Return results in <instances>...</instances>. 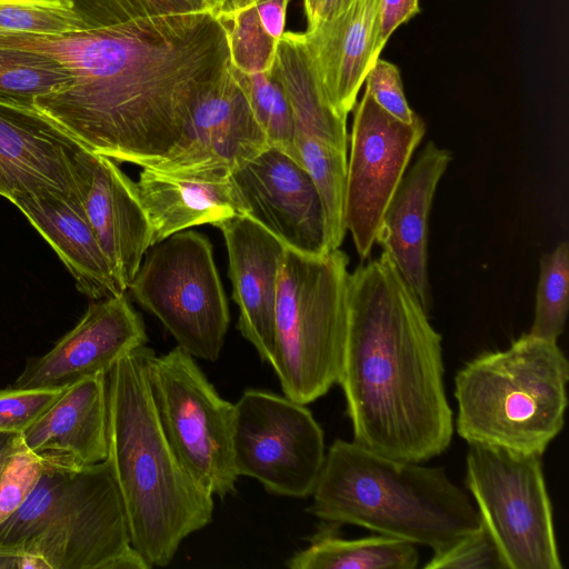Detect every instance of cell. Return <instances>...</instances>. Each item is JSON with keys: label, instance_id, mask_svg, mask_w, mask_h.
<instances>
[{"label": "cell", "instance_id": "7402d4cb", "mask_svg": "<svg viewBox=\"0 0 569 569\" xmlns=\"http://www.w3.org/2000/svg\"><path fill=\"white\" fill-rule=\"evenodd\" d=\"M136 186L150 226V247L190 227L244 216L230 177L142 168Z\"/></svg>", "mask_w": 569, "mask_h": 569}, {"label": "cell", "instance_id": "8d00e7d4", "mask_svg": "<svg viewBox=\"0 0 569 569\" xmlns=\"http://www.w3.org/2000/svg\"><path fill=\"white\" fill-rule=\"evenodd\" d=\"M289 2L290 0H258L254 3L263 28L278 40L284 32Z\"/></svg>", "mask_w": 569, "mask_h": 569}, {"label": "cell", "instance_id": "52a82bcc", "mask_svg": "<svg viewBox=\"0 0 569 569\" xmlns=\"http://www.w3.org/2000/svg\"><path fill=\"white\" fill-rule=\"evenodd\" d=\"M349 257L286 248L278 278L273 368L283 395L308 405L337 383L347 330Z\"/></svg>", "mask_w": 569, "mask_h": 569}, {"label": "cell", "instance_id": "f1b7e54d", "mask_svg": "<svg viewBox=\"0 0 569 569\" xmlns=\"http://www.w3.org/2000/svg\"><path fill=\"white\" fill-rule=\"evenodd\" d=\"M86 28L70 0H0V32L61 34Z\"/></svg>", "mask_w": 569, "mask_h": 569}, {"label": "cell", "instance_id": "3957f363", "mask_svg": "<svg viewBox=\"0 0 569 569\" xmlns=\"http://www.w3.org/2000/svg\"><path fill=\"white\" fill-rule=\"evenodd\" d=\"M151 352L147 346L137 348L107 373L106 461L121 496L131 546L153 568L170 565L181 542L212 521L214 503L167 440L149 383Z\"/></svg>", "mask_w": 569, "mask_h": 569}, {"label": "cell", "instance_id": "603a6c76", "mask_svg": "<svg viewBox=\"0 0 569 569\" xmlns=\"http://www.w3.org/2000/svg\"><path fill=\"white\" fill-rule=\"evenodd\" d=\"M23 446L78 465L104 461L108 453L107 373L81 378L23 433Z\"/></svg>", "mask_w": 569, "mask_h": 569}, {"label": "cell", "instance_id": "d6986e66", "mask_svg": "<svg viewBox=\"0 0 569 569\" xmlns=\"http://www.w3.org/2000/svg\"><path fill=\"white\" fill-rule=\"evenodd\" d=\"M451 153L430 141L402 177L383 213L376 242L427 309L429 306L428 220Z\"/></svg>", "mask_w": 569, "mask_h": 569}, {"label": "cell", "instance_id": "4dcf8cb0", "mask_svg": "<svg viewBox=\"0 0 569 569\" xmlns=\"http://www.w3.org/2000/svg\"><path fill=\"white\" fill-rule=\"evenodd\" d=\"M87 28H99L128 21L214 10L211 0H70Z\"/></svg>", "mask_w": 569, "mask_h": 569}, {"label": "cell", "instance_id": "4316f807", "mask_svg": "<svg viewBox=\"0 0 569 569\" xmlns=\"http://www.w3.org/2000/svg\"><path fill=\"white\" fill-rule=\"evenodd\" d=\"M232 69L269 144L298 161L290 101L273 64L269 70L257 73H243L233 66Z\"/></svg>", "mask_w": 569, "mask_h": 569}, {"label": "cell", "instance_id": "8fae6325", "mask_svg": "<svg viewBox=\"0 0 569 569\" xmlns=\"http://www.w3.org/2000/svg\"><path fill=\"white\" fill-rule=\"evenodd\" d=\"M233 457L239 477L272 495L306 498L325 462V433L307 405L249 388L234 403Z\"/></svg>", "mask_w": 569, "mask_h": 569}, {"label": "cell", "instance_id": "484cf974", "mask_svg": "<svg viewBox=\"0 0 569 569\" xmlns=\"http://www.w3.org/2000/svg\"><path fill=\"white\" fill-rule=\"evenodd\" d=\"M73 81L72 76L54 59L0 44V97L32 103Z\"/></svg>", "mask_w": 569, "mask_h": 569}, {"label": "cell", "instance_id": "cb8c5ba5", "mask_svg": "<svg viewBox=\"0 0 569 569\" xmlns=\"http://www.w3.org/2000/svg\"><path fill=\"white\" fill-rule=\"evenodd\" d=\"M273 68L290 101L295 138H308L347 152V119L327 102L305 44L302 32H283Z\"/></svg>", "mask_w": 569, "mask_h": 569}, {"label": "cell", "instance_id": "7c38bea8", "mask_svg": "<svg viewBox=\"0 0 569 569\" xmlns=\"http://www.w3.org/2000/svg\"><path fill=\"white\" fill-rule=\"evenodd\" d=\"M425 132L420 116L403 122L366 91L357 104L347 166L345 223L361 259L370 254L387 206Z\"/></svg>", "mask_w": 569, "mask_h": 569}, {"label": "cell", "instance_id": "1f68e13d", "mask_svg": "<svg viewBox=\"0 0 569 569\" xmlns=\"http://www.w3.org/2000/svg\"><path fill=\"white\" fill-rule=\"evenodd\" d=\"M425 569H506L499 549L481 521V526L448 547L433 551Z\"/></svg>", "mask_w": 569, "mask_h": 569}, {"label": "cell", "instance_id": "f35d334b", "mask_svg": "<svg viewBox=\"0 0 569 569\" xmlns=\"http://www.w3.org/2000/svg\"><path fill=\"white\" fill-rule=\"evenodd\" d=\"M1 568L49 569L47 563L38 557L6 550H0Z\"/></svg>", "mask_w": 569, "mask_h": 569}, {"label": "cell", "instance_id": "7a4b0ae2", "mask_svg": "<svg viewBox=\"0 0 569 569\" xmlns=\"http://www.w3.org/2000/svg\"><path fill=\"white\" fill-rule=\"evenodd\" d=\"M441 340L427 309L385 251L349 273L337 383L355 442L412 462L447 450L455 423Z\"/></svg>", "mask_w": 569, "mask_h": 569}, {"label": "cell", "instance_id": "9c48e42d", "mask_svg": "<svg viewBox=\"0 0 569 569\" xmlns=\"http://www.w3.org/2000/svg\"><path fill=\"white\" fill-rule=\"evenodd\" d=\"M542 456L471 443L465 483L506 569H561Z\"/></svg>", "mask_w": 569, "mask_h": 569}, {"label": "cell", "instance_id": "e575fe53", "mask_svg": "<svg viewBox=\"0 0 569 569\" xmlns=\"http://www.w3.org/2000/svg\"><path fill=\"white\" fill-rule=\"evenodd\" d=\"M366 92L388 113L410 123L418 114L409 107L398 67L378 58L366 74Z\"/></svg>", "mask_w": 569, "mask_h": 569}, {"label": "cell", "instance_id": "ac0fdd59", "mask_svg": "<svg viewBox=\"0 0 569 569\" xmlns=\"http://www.w3.org/2000/svg\"><path fill=\"white\" fill-rule=\"evenodd\" d=\"M79 197L114 276L128 290L150 247V226L136 182L116 161L92 152Z\"/></svg>", "mask_w": 569, "mask_h": 569}, {"label": "cell", "instance_id": "44dd1931", "mask_svg": "<svg viewBox=\"0 0 569 569\" xmlns=\"http://www.w3.org/2000/svg\"><path fill=\"white\" fill-rule=\"evenodd\" d=\"M56 251L78 291L92 300L126 292L106 257L78 197L44 190L10 200Z\"/></svg>", "mask_w": 569, "mask_h": 569}, {"label": "cell", "instance_id": "2e32d148", "mask_svg": "<svg viewBox=\"0 0 569 569\" xmlns=\"http://www.w3.org/2000/svg\"><path fill=\"white\" fill-rule=\"evenodd\" d=\"M269 146L230 66L197 102L187 133L176 151L152 169L230 177Z\"/></svg>", "mask_w": 569, "mask_h": 569}, {"label": "cell", "instance_id": "8992f818", "mask_svg": "<svg viewBox=\"0 0 569 569\" xmlns=\"http://www.w3.org/2000/svg\"><path fill=\"white\" fill-rule=\"evenodd\" d=\"M569 362L557 341L523 333L456 375V430L479 443L542 456L565 425Z\"/></svg>", "mask_w": 569, "mask_h": 569}, {"label": "cell", "instance_id": "5b68a950", "mask_svg": "<svg viewBox=\"0 0 569 569\" xmlns=\"http://www.w3.org/2000/svg\"><path fill=\"white\" fill-rule=\"evenodd\" d=\"M42 457L36 487L0 525V550L38 557L49 569H151L131 546L107 461L78 465Z\"/></svg>", "mask_w": 569, "mask_h": 569}, {"label": "cell", "instance_id": "d590c367", "mask_svg": "<svg viewBox=\"0 0 569 569\" xmlns=\"http://www.w3.org/2000/svg\"><path fill=\"white\" fill-rule=\"evenodd\" d=\"M420 12L419 0H379L375 19V54L380 58L395 30Z\"/></svg>", "mask_w": 569, "mask_h": 569}, {"label": "cell", "instance_id": "f546056e", "mask_svg": "<svg viewBox=\"0 0 569 569\" xmlns=\"http://www.w3.org/2000/svg\"><path fill=\"white\" fill-rule=\"evenodd\" d=\"M220 19L228 31L230 61L236 69L257 73L272 67L279 40L263 28L256 4Z\"/></svg>", "mask_w": 569, "mask_h": 569}, {"label": "cell", "instance_id": "60d3db41", "mask_svg": "<svg viewBox=\"0 0 569 569\" xmlns=\"http://www.w3.org/2000/svg\"><path fill=\"white\" fill-rule=\"evenodd\" d=\"M213 2L214 12L219 18H224L237 10L254 4L258 0H211Z\"/></svg>", "mask_w": 569, "mask_h": 569}, {"label": "cell", "instance_id": "ab89813d", "mask_svg": "<svg viewBox=\"0 0 569 569\" xmlns=\"http://www.w3.org/2000/svg\"><path fill=\"white\" fill-rule=\"evenodd\" d=\"M21 443L20 433L0 431V477L8 460Z\"/></svg>", "mask_w": 569, "mask_h": 569}, {"label": "cell", "instance_id": "836d02e7", "mask_svg": "<svg viewBox=\"0 0 569 569\" xmlns=\"http://www.w3.org/2000/svg\"><path fill=\"white\" fill-rule=\"evenodd\" d=\"M42 470L43 457L21 443L0 477V525L22 506L39 481Z\"/></svg>", "mask_w": 569, "mask_h": 569}, {"label": "cell", "instance_id": "277c9868", "mask_svg": "<svg viewBox=\"0 0 569 569\" xmlns=\"http://www.w3.org/2000/svg\"><path fill=\"white\" fill-rule=\"evenodd\" d=\"M308 512L330 525H355L432 551L481 526L463 489L443 468L392 459L353 440L336 439Z\"/></svg>", "mask_w": 569, "mask_h": 569}, {"label": "cell", "instance_id": "83f0119b", "mask_svg": "<svg viewBox=\"0 0 569 569\" xmlns=\"http://www.w3.org/2000/svg\"><path fill=\"white\" fill-rule=\"evenodd\" d=\"M569 308V246L561 241L540 261L533 322L529 335L558 341Z\"/></svg>", "mask_w": 569, "mask_h": 569}, {"label": "cell", "instance_id": "ba28073f", "mask_svg": "<svg viewBox=\"0 0 569 569\" xmlns=\"http://www.w3.org/2000/svg\"><path fill=\"white\" fill-rule=\"evenodd\" d=\"M193 358L219 359L230 323L212 246L194 230L149 247L128 288Z\"/></svg>", "mask_w": 569, "mask_h": 569}, {"label": "cell", "instance_id": "d4e9b609", "mask_svg": "<svg viewBox=\"0 0 569 569\" xmlns=\"http://www.w3.org/2000/svg\"><path fill=\"white\" fill-rule=\"evenodd\" d=\"M417 546L383 535L345 539L333 528H323L310 543L287 561L290 569H415Z\"/></svg>", "mask_w": 569, "mask_h": 569}, {"label": "cell", "instance_id": "d6a6232c", "mask_svg": "<svg viewBox=\"0 0 569 569\" xmlns=\"http://www.w3.org/2000/svg\"><path fill=\"white\" fill-rule=\"evenodd\" d=\"M66 388L67 386L53 388L10 386L0 389V431L23 433L61 397Z\"/></svg>", "mask_w": 569, "mask_h": 569}, {"label": "cell", "instance_id": "74e56055", "mask_svg": "<svg viewBox=\"0 0 569 569\" xmlns=\"http://www.w3.org/2000/svg\"><path fill=\"white\" fill-rule=\"evenodd\" d=\"M351 0H303L308 27L342 10Z\"/></svg>", "mask_w": 569, "mask_h": 569}, {"label": "cell", "instance_id": "9a60e30c", "mask_svg": "<svg viewBox=\"0 0 569 569\" xmlns=\"http://www.w3.org/2000/svg\"><path fill=\"white\" fill-rule=\"evenodd\" d=\"M147 342L143 320L126 293L100 299L89 305L78 323L48 352L30 359L11 386L63 387L108 373L121 357Z\"/></svg>", "mask_w": 569, "mask_h": 569}, {"label": "cell", "instance_id": "5bb4252c", "mask_svg": "<svg viewBox=\"0 0 569 569\" xmlns=\"http://www.w3.org/2000/svg\"><path fill=\"white\" fill-rule=\"evenodd\" d=\"M91 151L32 103L0 97V196L79 197Z\"/></svg>", "mask_w": 569, "mask_h": 569}, {"label": "cell", "instance_id": "4fadbf2b", "mask_svg": "<svg viewBox=\"0 0 569 569\" xmlns=\"http://www.w3.org/2000/svg\"><path fill=\"white\" fill-rule=\"evenodd\" d=\"M230 179L243 214L286 248L308 256L328 253L321 198L298 161L269 146L234 170Z\"/></svg>", "mask_w": 569, "mask_h": 569}, {"label": "cell", "instance_id": "30bf717a", "mask_svg": "<svg viewBox=\"0 0 569 569\" xmlns=\"http://www.w3.org/2000/svg\"><path fill=\"white\" fill-rule=\"evenodd\" d=\"M157 413L176 457L202 489L223 499L236 492L234 403L223 399L194 358L179 346L148 359Z\"/></svg>", "mask_w": 569, "mask_h": 569}, {"label": "cell", "instance_id": "ffe728a7", "mask_svg": "<svg viewBox=\"0 0 569 569\" xmlns=\"http://www.w3.org/2000/svg\"><path fill=\"white\" fill-rule=\"evenodd\" d=\"M379 0H351L335 16L302 32L320 89L331 107L347 119L375 54V19Z\"/></svg>", "mask_w": 569, "mask_h": 569}, {"label": "cell", "instance_id": "6da1fadb", "mask_svg": "<svg viewBox=\"0 0 569 569\" xmlns=\"http://www.w3.org/2000/svg\"><path fill=\"white\" fill-rule=\"evenodd\" d=\"M230 66L212 9L94 28L79 81L48 116L91 152L152 168L176 151L197 102Z\"/></svg>", "mask_w": 569, "mask_h": 569}, {"label": "cell", "instance_id": "e0dca14e", "mask_svg": "<svg viewBox=\"0 0 569 569\" xmlns=\"http://www.w3.org/2000/svg\"><path fill=\"white\" fill-rule=\"evenodd\" d=\"M224 239L238 330L270 365L274 351L278 278L286 247L262 226L238 214L216 224Z\"/></svg>", "mask_w": 569, "mask_h": 569}]
</instances>
